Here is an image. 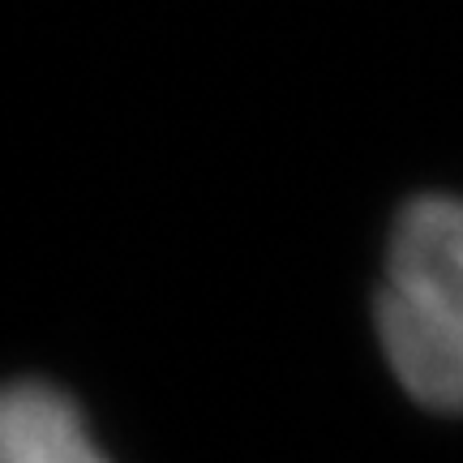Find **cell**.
<instances>
[{
	"instance_id": "1",
	"label": "cell",
	"mask_w": 463,
	"mask_h": 463,
	"mask_svg": "<svg viewBox=\"0 0 463 463\" xmlns=\"http://www.w3.org/2000/svg\"><path fill=\"white\" fill-rule=\"evenodd\" d=\"M378 347L420 408L463 412V198L425 194L399 211L378 300Z\"/></svg>"
},
{
	"instance_id": "2",
	"label": "cell",
	"mask_w": 463,
	"mask_h": 463,
	"mask_svg": "<svg viewBox=\"0 0 463 463\" xmlns=\"http://www.w3.org/2000/svg\"><path fill=\"white\" fill-rule=\"evenodd\" d=\"M0 463H112L78 399L39 378L0 382Z\"/></svg>"
}]
</instances>
